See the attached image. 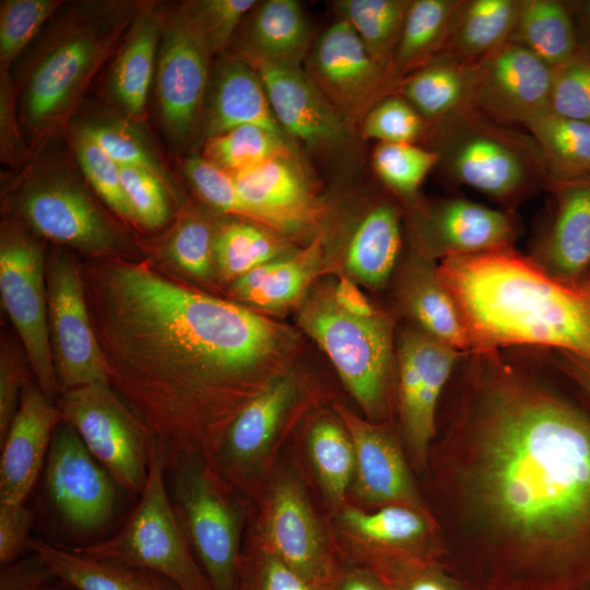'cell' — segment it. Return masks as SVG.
I'll use <instances>...</instances> for the list:
<instances>
[{
    "instance_id": "cell-1",
    "label": "cell",
    "mask_w": 590,
    "mask_h": 590,
    "mask_svg": "<svg viewBox=\"0 0 590 590\" xmlns=\"http://www.w3.org/2000/svg\"><path fill=\"white\" fill-rule=\"evenodd\" d=\"M475 399L441 460L477 542L445 566L474 590H590V415L509 371Z\"/></svg>"
},
{
    "instance_id": "cell-2",
    "label": "cell",
    "mask_w": 590,
    "mask_h": 590,
    "mask_svg": "<svg viewBox=\"0 0 590 590\" xmlns=\"http://www.w3.org/2000/svg\"><path fill=\"white\" fill-rule=\"evenodd\" d=\"M80 267L111 389L165 464L187 457L217 470L236 416L286 374L293 333L121 257Z\"/></svg>"
},
{
    "instance_id": "cell-3",
    "label": "cell",
    "mask_w": 590,
    "mask_h": 590,
    "mask_svg": "<svg viewBox=\"0 0 590 590\" xmlns=\"http://www.w3.org/2000/svg\"><path fill=\"white\" fill-rule=\"evenodd\" d=\"M438 274L470 334L486 346H553L590 359V291L506 248L441 259Z\"/></svg>"
},
{
    "instance_id": "cell-4",
    "label": "cell",
    "mask_w": 590,
    "mask_h": 590,
    "mask_svg": "<svg viewBox=\"0 0 590 590\" xmlns=\"http://www.w3.org/2000/svg\"><path fill=\"white\" fill-rule=\"evenodd\" d=\"M424 142L452 181L498 201L517 200L550 181L543 154L528 131L473 107L428 123Z\"/></svg>"
},
{
    "instance_id": "cell-5",
    "label": "cell",
    "mask_w": 590,
    "mask_h": 590,
    "mask_svg": "<svg viewBox=\"0 0 590 590\" xmlns=\"http://www.w3.org/2000/svg\"><path fill=\"white\" fill-rule=\"evenodd\" d=\"M71 548L151 570L178 590H213L179 521L166 483L165 461L154 447L144 489L125 526L106 540Z\"/></svg>"
},
{
    "instance_id": "cell-6",
    "label": "cell",
    "mask_w": 590,
    "mask_h": 590,
    "mask_svg": "<svg viewBox=\"0 0 590 590\" xmlns=\"http://www.w3.org/2000/svg\"><path fill=\"white\" fill-rule=\"evenodd\" d=\"M173 504L191 548L213 590H238L241 514L233 486L204 462H168Z\"/></svg>"
},
{
    "instance_id": "cell-7",
    "label": "cell",
    "mask_w": 590,
    "mask_h": 590,
    "mask_svg": "<svg viewBox=\"0 0 590 590\" xmlns=\"http://www.w3.org/2000/svg\"><path fill=\"white\" fill-rule=\"evenodd\" d=\"M300 323L317 341L343 384L370 417L384 412L390 355L391 323L376 311L364 316L339 306L332 294L317 296L300 312Z\"/></svg>"
},
{
    "instance_id": "cell-8",
    "label": "cell",
    "mask_w": 590,
    "mask_h": 590,
    "mask_svg": "<svg viewBox=\"0 0 590 590\" xmlns=\"http://www.w3.org/2000/svg\"><path fill=\"white\" fill-rule=\"evenodd\" d=\"M61 420L73 427L88 451L122 488L144 489L151 439L108 384H93L59 393Z\"/></svg>"
},
{
    "instance_id": "cell-9",
    "label": "cell",
    "mask_w": 590,
    "mask_h": 590,
    "mask_svg": "<svg viewBox=\"0 0 590 590\" xmlns=\"http://www.w3.org/2000/svg\"><path fill=\"white\" fill-rule=\"evenodd\" d=\"M125 19L75 23L34 67L24 94V118L49 127L67 115L110 51Z\"/></svg>"
},
{
    "instance_id": "cell-10",
    "label": "cell",
    "mask_w": 590,
    "mask_h": 590,
    "mask_svg": "<svg viewBox=\"0 0 590 590\" xmlns=\"http://www.w3.org/2000/svg\"><path fill=\"white\" fill-rule=\"evenodd\" d=\"M0 293L36 384L55 402L60 390L49 341L46 260L39 244L13 227L1 234Z\"/></svg>"
},
{
    "instance_id": "cell-11",
    "label": "cell",
    "mask_w": 590,
    "mask_h": 590,
    "mask_svg": "<svg viewBox=\"0 0 590 590\" xmlns=\"http://www.w3.org/2000/svg\"><path fill=\"white\" fill-rule=\"evenodd\" d=\"M252 543L320 585H331L340 565L305 487L292 472H281L266 491Z\"/></svg>"
},
{
    "instance_id": "cell-12",
    "label": "cell",
    "mask_w": 590,
    "mask_h": 590,
    "mask_svg": "<svg viewBox=\"0 0 590 590\" xmlns=\"http://www.w3.org/2000/svg\"><path fill=\"white\" fill-rule=\"evenodd\" d=\"M46 287L50 350L60 392L108 384L86 305L81 267L67 252L54 250L47 258Z\"/></svg>"
},
{
    "instance_id": "cell-13",
    "label": "cell",
    "mask_w": 590,
    "mask_h": 590,
    "mask_svg": "<svg viewBox=\"0 0 590 590\" xmlns=\"http://www.w3.org/2000/svg\"><path fill=\"white\" fill-rule=\"evenodd\" d=\"M303 69L353 128L380 101L396 93L394 74L377 63L344 20L338 19L312 43Z\"/></svg>"
},
{
    "instance_id": "cell-14",
    "label": "cell",
    "mask_w": 590,
    "mask_h": 590,
    "mask_svg": "<svg viewBox=\"0 0 590 590\" xmlns=\"http://www.w3.org/2000/svg\"><path fill=\"white\" fill-rule=\"evenodd\" d=\"M161 39L156 93L162 120L173 139L184 140L202 121L213 54L188 4L163 21Z\"/></svg>"
},
{
    "instance_id": "cell-15",
    "label": "cell",
    "mask_w": 590,
    "mask_h": 590,
    "mask_svg": "<svg viewBox=\"0 0 590 590\" xmlns=\"http://www.w3.org/2000/svg\"><path fill=\"white\" fill-rule=\"evenodd\" d=\"M21 211L45 238L93 257H120L125 243L90 197L63 175H44L25 186Z\"/></svg>"
},
{
    "instance_id": "cell-16",
    "label": "cell",
    "mask_w": 590,
    "mask_h": 590,
    "mask_svg": "<svg viewBox=\"0 0 590 590\" xmlns=\"http://www.w3.org/2000/svg\"><path fill=\"white\" fill-rule=\"evenodd\" d=\"M298 396L294 376L272 381L236 416L221 447L216 467L234 488L253 493L267 476L282 427Z\"/></svg>"
},
{
    "instance_id": "cell-17",
    "label": "cell",
    "mask_w": 590,
    "mask_h": 590,
    "mask_svg": "<svg viewBox=\"0 0 590 590\" xmlns=\"http://www.w3.org/2000/svg\"><path fill=\"white\" fill-rule=\"evenodd\" d=\"M460 351L428 333L411 331L399 350V404L413 465L427 467L436 408Z\"/></svg>"
},
{
    "instance_id": "cell-18",
    "label": "cell",
    "mask_w": 590,
    "mask_h": 590,
    "mask_svg": "<svg viewBox=\"0 0 590 590\" xmlns=\"http://www.w3.org/2000/svg\"><path fill=\"white\" fill-rule=\"evenodd\" d=\"M46 460L47 491L64 521L84 531L104 524L115 507L117 483L62 420Z\"/></svg>"
},
{
    "instance_id": "cell-19",
    "label": "cell",
    "mask_w": 590,
    "mask_h": 590,
    "mask_svg": "<svg viewBox=\"0 0 590 590\" xmlns=\"http://www.w3.org/2000/svg\"><path fill=\"white\" fill-rule=\"evenodd\" d=\"M245 60L260 75L274 116L294 143H304L326 154L346 153L352 148L354 128L316 87L303 67Z\"/></svg>"
},
{
    "instance_id": "cell-20",
    "label": "cell",
    "mask_w": 590,
    "mask_h": 590,
    "mask_svg": "<svg viewBox=\"0 0 590 590\" xmlns=\"http://www.w3.org/2000/svg\"><path fill=\"white\" fill-rule=\"evenodd\" d=\"M552 68L524 47L507 43L476 66L472 107L510 126L551 110Z\"/></svg>"
},
{
    "instance_id": "cell-21",
    "label": "cell",
    "mask_w": 590,
    "mask_h": 590,
    "mask_svg": "<svg viewBox=\"0 0 590 590\" xmlns=\"http://www.w3.org/2000/svg\"><path fill=\"white\" fill-rule=\"evenodd\" d=\"M334 527L345 541L344 560L364 563L375 557H414L442 560L436 523L428 512L404 505L367 511L345 503L335 510Z\"/></svg>"
},
{
    "instance_id": "cell-22",
    "label": "cell",
    "mask_w": 590,
    "mask_h": 590,
    "mask_svg": "<svg viewBox=\"0 0 590 590\" xmlns=\"http://www.w3.org/2000/svg\"><path fill=\"white\" fill-rule=\"evenodd\" d=\"M355 450V472L350 492L366 505H404L428 512L396 438L343 405H335Z\"/></svg>"
},
{
    "instance_id": "cell-23",
    "label": "cell",
    "mask_w": 590,
    "mask_h": 590,
    "mask_svg": "<svg viewBox=\"0 0 590 590\" xmlns=\"http://www.w3.org/2000/svg\"><path fill=\"white\" fill-rule=\"evenodd\" d=\"M233 177L250 220L278 233L310 226L322 213L297 154L275 157Z\"/></svg>"
},
{
    "instance_id": "cell-24",
    "label": "cell",
    "mask_w": 590,
    "mask_h": 590,
    "mask_svg": "<svg viewBox=\"0 0 590 590\" xmlns=\"http://www.w3.org/2000/svg\"><path fill=\"white\" fill-rule=\"evenodd\" d=\"M414 233L426 256L444 259L506 248L515 237V226L504 212L449 198L417 213Z\"/></svg>"
},
{
    "instance_id": "cell-25",
    "label": "cell",
    "mask_w": 590,
    "mask_h": 590,
    "mask_svg": "<svg viewBox=\"0 0 590 590\" xmlns=\"http://www.w3.org/2000/svg\"><path fill=\"white\" fill-rule=\"evenodd\" d=\"M61 414L37 384L27 382L1 444L0 503L22 504L34 487Z\"/></svg>"
},
{
    "instance_id": "cell-26",
    "label": "cell",
    "mask_w": 590,
    "mask_h": 590,
    "mask_svg": "<svg viewBox=\"0 0 590 590\" xmlns=\"http://www.w3.org/2000/svg\"><path fill=\"white\" fill-rule=\"evenodd\" d=\"M202 122L206 139L256 126L292 141L274 116L260 75L241 57L222 60L211 71Z\"/></svg>"
},
{
    "instance_id": "cell-27",
    "label": "cell",
    "mask_w": 590,
    "mask_h": 590,
    "mask_svg": "<svg viewBox=\"0 0 590 590\" xmlns=\"http://www.w3.org/2000/svg\"><path fill=\"white\" fill-rule=\"evenodd\" d=\"M555 208L542 246L553 278L583 286L590 271V180H550Z\"/></svg>"
},
{
    "instance_id": "cell-28",
    "label": "cell",
    "mask_w": 590,
    "mask_h": 590,
    "mask_svg": "<svg viewBox=\"0 0 590 590\" xmlns=\"http://www.w3.org/2000/svg\"><path fill=\"white\" fill-rule=\"evenodd\" d=\"M28 548L58 581L73 590H178L151 570L91 557L40 538H31Z\"/></svg>"
},
{
    "instance_id": "cell-29",
    "label": "cell",
    "mask_w": 590,
    "mask_h": 590,
    "mask_svg": "<svg viewBox=\"0 0 590 590\" xmlns=\"http://www.w3.org/2000/svg\"><path fill=\"white\" fill-rule=\"evenodd\" d=\"M246 25L240 57L275 64L303 67L311 48V27L296 0L257 4Z\"/></svg>"
},
{
    "instance_id": "cell-30",
    "label": "cell",
    "mask_w": 590,
    "mask_h": 590,
    "mask_svg": "<svg viewBox=\"0 0 590 590\" xmlns=\"http://www.w3.org/2000/svg\"><path fill=\"white\" fill-rule=\"evenodd\" d=\"M522 0H464L439 56L479 64L510 42Z\"/></svg>"
},
{
    "instance_id": "cell-31",
    "label": "cell",
    "mask_w": 590,
    "mask_h": 590,
    "mask_svg": "<svg viewBox=\"0 0 590 590\" xmlns=\"http://www.w3.org/2000/svg\"><path fill=\"white\" fill-rule=\"evenodd\" d=\"M163 21L154 5L143 8L132 22L111 70L110 93L132 116L140 115L146 103Z\"/></svg>"
},
{
    "instance_id": "cell-32",
    "label": "cell",
    "mask_w": 590,
    "mask_h": 590,
    "mask_svg": "<svg viewBox=\"0 0 590 590\" xmlns=\"http://www.w3.org/2000/svg\"><path fill=\"white\" fill-rule=\"evenodd\" d=\"M477 64L438 56L403 78L396 93L404 97L428 123L472 107Z\"/></svg>"
},
{
    "instance_id": "cell-33",
    "label": "cell",
    "mask_w": 590,
    "mask_h": 590,
    "mask_svg": "<svg viewBox=\"0 0 590 590\" xmlns=\"http://www.w3.org/2000/svg\"><path fill=\"white\" fill-rule=\"evenodd\" d=\"M401 246V223L397 208L389 202L371 205L357 221L345 252L347 270L371 286L389 278Z\"/></svg>"
},
{
    "instance_id": "cell-34",
    "label": "cell",
    "mask_w": 590,
    "mask_h": 590,
    "mask_svg": "<svg viewBox=\"0 0 590 590\" xmlns=\"http://www.w3.org/2000/svg\"><path fill=\"white\" fill-rule=\"evenodd\" d=\"M510 42L551 68L569 60L581 48L569 1L522 0Z\"/></svg>"
},
{
    "instance_id": "cell-35",
    "label": "cell",
    "mask_w": 590,
    "mask_h": 590,
    "mask_svg": "<svg viewBox=\"0 0 590 590\" xmlns=\"http://www.w3.org/2000/svg\"><path fill=\"white\" fill-rule=\"evenodd\" d=\"M464 0H412L393 58L400 82L442 51Z\"/></svg>"
},
{
    "instance_id": "cell-36",
    "label": "cell",
    "mask_w": 590,
    "mask_h": 590,
    "mask_svg": "<svg viewBox=\"0 0 590 590\" xmlns=\"http://www.w3.org/2000/svg\"><path fill=\"white\" fill-rule=\"evenodd\" d=\"M412 316L424 331L461 351L471 343L460 310L436 268L425 260L413 266L404 288Z\"/></svg>"
},
{
    "instance_id": "cell-37",
    "label": "cell",
    "mask_w": 590,
    "mask_h": 590,
    "mask_svg": "<svg viewBox=\"0 0 590 590\" xmlns=\"http://www.w3.org/2000/svg\"><path fill=\"white\" fill-rule=\"evenodd\" d=\"M319 246L315 241L303 252L264 263L234 281L235 296L252 306L275 309L296 300L317 267Z\"/></svg>"
},
{
    "instance_id": "cell-38",
    "label": "cell",
    "mask_w": 590,
    "mask_h": 590,
    "mask_svg": "<svg viewBox=\"0 0 590 590\" xmlns=\"http://www.w3.org/2000/svg\"><path fill=\"white\" fill-rule=\"evenodd\" d=\"M524 128L543 154L550 180H590V125L550 110Z\"/></svg>"
},
{
    "instance_id": "cell-39",
    "label": "cell",
    "mask_w": 590,
    "mask_h": 590,
    "mask_svg": "<svg viewBox=\"0 0 590 590\" xmlns=\"http://www.w3.org/2000/svg\"><path fill=\"white\" fill-rule=\"evenodd\" d=\"M307 455L328 502L337 510L346 502L355 472V450L342 422L322 417L307 435Z\"/></svg>"
},
{
    "instance_id": "cell-40",
    "label": "cell",
    "mask_w": 590,
    "mask_h": 590,
    "mask_svg": "<svg viewBox=\"0 0 590 590\" xmlns=\"http://www.w3.org/2000/svg\"><path fill=\"white\" fill-rule=\"evenodd\" d=\"M411 1L340 0L334 7L339 19L349 23L371 58L393 73V58Z\"/></svg>"
},
{
    "instance_id": "cell-41",
    "label": "cell",
    "mask_w": 590,
    "mask_h": 590,
    "mask_svg": "<svg viewBox=\"0 0 590 590\" xmlns=\"http://www.w3.org/2000/svg\"><path fill=\"white\" fill-rule=\"evenodd\" d=\"M292 154H297L296 148L288 139L256 126H241L208 138L202 156L235 176Z\"/></svg>"
},
{
    "instance_id": "cell-42",
    "label": "cell",
    "mask_w": 590,
    "mask_h": 590,
    "mask_svg": "<svg viewBox=\"0 0 590 590\" xmlns=\"http://www.w3.org/2000/svg\"><path fill=\"white\" fill-rule=\"evenodd\" d=\"M278 232L258 223L233 221L220 227L214 237L216 263L226 279L243 276L283 251Z\"/></svg>"
},
{
    "instance_id": "cell-43",
    "label": "cell",
    "mask_w": 590,
    "mask_h": 590,
    "mask_svg": "<svg viewBox=\"0 0 590 590\" xmlns=\"http://www.w3.org/2000/svg\"><path fill=\"white\" fill-rule=\"evenodd\" d=\"M437 164L435 151L415 143H378L371 154V166L379 180L406 200L416 198Z\"/></svg>"
},
{
    "instance_id": "cell-44",
    "label": "cell",
    "mask_w": 590,
    "mask_h": 590,
    "mask_svg": "<svg viewBox=\"0 0 590 590\" xmlns=\"http://www.w3.org/2000/svg\"><path fill=\"white\" fill-rule=\"evenodd\" d=\"M370 566L387 590H474L440 560L414 557H375Z\"/></svg>"
},
{
    "instance_id": "cell-45",
    "label": "cell",
    "mask_w": 590,
    "mask_h": 590,
    "mask_svg": "<svg viewBox=\"0 0 590 590\" xmlns=\"http://www.w3.org/2000/svg\"><path fill=\"white\" fill-rule=\"evenodd\" d=\"M427 121L401 95L393 93L376 104L361 123V135L378 143L424 141Z\"/></svg>"
},
{
    "instance_id": "cell-46",
    "label": "cell",
    "mask_w": 590,
    "mask_h": 590,
    "mask_svg": "<svg viewBox=\"0 0 590 590\" xmlns=\"http://www.w3.org/2000/svg\"><path fill=\"white\" fill-rule=\"evenodd\" d=\"M551 110L590 125V54L583 47L552 68Z\"/></svg>"
},
{
    "instance_id": "cell-47",
    "label": "cell",
    "mask_w": 590,
    "mask_h": 590,
    "mask_svg": "<svg viewBox=\"0 0 590 590\" xmlns=\"http://www.w3.org/2000/svg\"><path fill=\"white\" fill-rule=\"evenodd\" d=\"M238 590H330L308 580L264 548L249 543L241 553Z\"/></svg>"
},
{
    "instance_id": "cell-48",
    "label": "cell",
    "mask_w": 590,
    "mask_h": 590,
    "mask_svg": "<svg viewBox=\"0 0 590 590\" xmlns=\"http://www.w3.org/2000/svg\"><path fill=\"white\" fill-rule=\"evenodd\" d=\"M73 145L83 174L96 193L114 212L134 222L122 189L119 165L81 130L73 135Z\"/></svg>"
},
{
    "instance_id": "cell-49",
    "label": "cell",
    "mask_w": 590,
    "mask_h": 590,
    "mask_svg": "<svg viewBox=\"0 0 590 590\" xmlns=\"http://www.w3.org/2000/svg\"><path fill=\"white\" fill-rule=\"evenodd\" d=\"M51 0H7L0 10V58L12 61L57 9Z\"/></svg>"
},
{
    "instance_id": "cell-50",
    "label": "cell",
    "mask_w": 590,
    "mask_h": 590,
    "mask_svg": "<svg viewBox=\"0 0 590 590\" xmlns=\"http://www.w3.org/2000/svg\"><path fill=\"white\" fill-rule=\"evenodd\" d=\"M81 131L119 166H141L162 178L165 176L163 167L144 137L130 123L122 120H108L85 126Z\"/></svg>"
},
{
    "instance_id": "cell-51",
    "label": "cell",
    "mask_w": 590,
    "mask_h": 590,
    "mask_svg": "<svg viewBox=\"0 0 590 590\" xmlns=\"http://www.w3.org/2000/svg\"><path fill=\"white\" fill-rule=\"evenodd\" d=\"M119 167L122 189L134 222L146 228L164 225L169 216V204L163 178L141 166Z\"/></svg>"
},
{
    "instance_id": "cell-52",
    "label": "cell",
    "mask_w": 590,
    "mask_h": 590,
    "mask_svg": "<svg viewBox=\"0 0 590 590\" xmlns=\"http://www.w3.org/2000/svg\"><path fill=\"white\" fill-rule=\"evenodd\" d=\"M184 172L199 196L216 210L250 220L234 177L202 155L185 160Z\"/></svg>"
},
{
    "instance_id": "cell-53",
    "label": "cell",
    "mask_w": 590,
    "mask_h": 590,
    "mask_svg": "<svg viewBox=\"0 0 590 590\" xmlns=\"http://www.w3.org/2000/svg\"><path fill=\"white\" fill-rule=\"evenodd\" d=\"M214 237L210 225L203 219L198 216L184 219L170 239L172 259L187 273L208 278L212 269Z\"/></svg>"
},
{
    "instance_id": "cell-54",
    "label": "cell",
    "mask_w": 590,
    "mask_h": 590,
    "mask_svg": "<svg viewBox=\"0 0 590 590\" xmlns=\"http://www.w3.org/2000/svg\"><path fill=\"white\" fill-rule=\"evenodd\" d=\"M257 4L255 0H202L188 3V7L214 54L231 42L244 16Z\"/></svg>"
},
{
    "instance_id": "cell-55",
    "label": "cell",
    "mask_w": 590,
    "mask_h": 590,
    "mask_svg": "<svg viewBox=\"0 0 590 590\" xmlns=\"http://www.w3.org/2000/svg\"><path fill=\"white\" fill-rule=\"evenodd\" d=\"M27 380L23 357L9 345H2L0 355V441L4 438L20 404Z\"/></svg>"
},
{
    "instance_id": "cell-56",
    "label": "cell",
    "mask_w": 590,
    "mask_h": 590,
    "mask_svg": "<svg viewBox=\"0 0 590 590\" xmlns=\"http://www.w3.org/2000/svg\"><path fill=\"white\" fill-rule=\"evenodd\" d=\"M34 512L22 504L0 503V563L19 559L31 540Z\"/></svg>"
},
{
    "instance_id": "cell-57",
    "label": "cell",
    "mask_w": 590,
    "mask_h": 590,
    "mask_svg": "<svg viewBox=\"0 0 590 590\" xmlns=\"http://www.w3.org/2000/svg\"><path fill=\"white\" fill-rule=\"evenodd\" d=\"M1 566L0 590H37L57 580L35 555Z\"/></svg>"
},
{
    "instance_id": "cell-58",
    "label": "cell",
    "mask_w": 590,
    "mask_h": 590,
    "mask_svg": "<svg viewBox=\"0 0 590 590\" xmlns=\"http://www.w3.org/2000/svg\"><path fill=\"white\" fill-rule=\"evenodd\" d=\"M330 590H387V587L370 566L340 560Z\"/></svg>"
},
{
    "instance_id": "cell-59",
    "label": "cell",
    "mask_w": 590,
    "mask_h": 590,
    "mask_svg": "<svg viewBox=\"0 0 590 590\" xmlns=\"http://www.w3.org/2000/svg\"><path fill=\"white\" fill-rule=\"evenodd\" d=\"M331 294L337 304L350 312L364 316L376 312L358 288L347 280H341Z\"/></svg>"
},
{
    "instance_id": "cell-60",
    "label": "cell",
    "mask_w": 590,
    "mask_h": 590,
    "mask_svg": "<svg viewBox=\"0 0 590 590\" xmlns=\"http://www.w3.org/2000/svg\"><path fill=\"white\" fill-rule=\"evenodd\" d=\"M565 373L590 397V359L565 353Z\"/></svg>"
},
{
    "instance_id": "cell-61",
    "label": "cell",
    "mask_w": 590,
    "mask_h": 590,
    "mask_svg": "<svg viewBox=\"0 0 590 590\" xmlns=\"http://www.w3.org/2000/svg\"><path fill=\"white\" fill-rule=\"evenodd\" d=\"M581 47L590 54V0L569 1Z\"/></svg>"
},
{
    "instance_id": "cell-62",
    "label": "cell",
    "mask_w": 590,
    "mask_h": 590,
    "mask_svg": "<svg viewBox=\"0 0 590 590\" xmlns=\"http://www.w3.org/2000/svg\"><path fill=\"white\" fill-rule=\"evenodd\" d=\"M37 590H73V589L67 587L66 585L61 583L60 581H59V585H57L54 581V582H51V583H49L47 586H44V587H42V588H39Z\"/></svg>"
},
{
    "instance_id": "cell-63",
    "label": "cell",
    "mask_w": 590,
    "mask_h": 590,
    "mask_svg": "<svg viewBox=\"0 0 590 590\" xmlns=\"http://www.w3.org/2000/svg\"><path fill=\"white\" fill-rule=\"evenodd\" d=\"M583 286L590 291V280L587 281Z\"/></svg>"
}]
</instances>
